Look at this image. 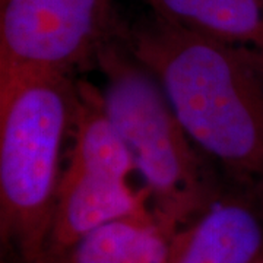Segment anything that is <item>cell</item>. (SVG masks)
I'll use <instances>...</instances> for the list:
<instances>
[{
    "mask_svg": "<svg viewBox=\"0 0 263 263\" xmlns=\"http://www.w3.org/2000/svg\"><path fill=\"white\" fill-rule=\"evenodd\" d=\"M104 75L105 113L143 180L154 215L177 233L222 192L155 76L110 35L94 57Z\"/></svg>",
    "mask_w": 263,
    "mask_h": 263,
    "instance_id": "3957f363",
    "label": "cell"
},
{
    "mask_svg": "<svg viewBox=\"0 0 263 263\" xmlns=\"http://www.w3.org/2000/svg\"><path fill=\"white\" fill-rule=\"evenodd\" d=\"M154 16L263 57V0H146Z\"/></svg>",
    "mask_w": 263,
    "mask_h": 263,
    "instance_id": "ba28073f",
    "label": "cell"
},
{
    "mask_svg": "<svg viewBox=\"0 0 263 263\" xmlns=\"http://www.w3.org/2000/svg\"><path fill=\"white\" fill-rule=\"evenodd\" d=\"M133 173L130 154L105 113L101 91L78 82L70 145L57 187L46 263L100 227L152 211L146 190L132 186Z\"/></svg>",
    "mask_w": 263,
    "mask_h": 263,
    "instance_id": "277c9868",
    "label": "cell"
},
{
    "mask_svg": "<svg viewBox=\"0 0 263 263\" xmlns=\"http://www.w3.org/2000/svg\"><path fill=\"white\" fill-rule=\"evenodd\" d=\"M108 0H0V75L72 69L110 35Z\"/></svg>",
    "mask_w": 263,
    "mask_h": 263,
    "instance_id": "5b68a950",
    "label": "cell"
},
{
    "mask_svg": "<svg viewBox=\"0 0 263 263\" xmlns=\"http://www.w3.org/2000/svg\"><path fill=\"white\" fill-rule=\"evenodd\" d=\"M171 263H263V196L233 187L174 235Z\"/></svg>",
    "mask_w": 263,
    "mask_h": 263,
    "instance_id": "8992f818",
    "label": "cell"
},
{
    "mask_svg": "<svg viewBox=\"0 0 263 263\" xmlns=\"http://www.w3.org/2000/svg\"><path fill=\"white\" fill-rule=\"evenodd\" d=\"M75 108L69 75H0V231L18 263H46Z\"/></svg>",
    "mask_w": 263,
    "mask_h": 263,
    "instance_id": "7a4b0ae2",
    "label": "cell"
},
{
    "mask_svg": "<svg viewBox=\"0 0 263 263\" xmlns=\"http://www.w3.org/2000/svg\"><path fill=\"white\" fill-rule=\"evenodd\" d=\"M123 43L233 187L263 196V57L154 18Z\"/></svg>",
    "mask_w": 263,
    "mask_h": 263,
    "instance_id": "6da1fadb",
    "label": "cell"
},
{
    "mask_svg": "<svg viewBox=\"0 0 263 263\" xmlns=\"http://www.w3.org/2000/svg\"><path fill=\"white\" fill-rule=\"evenodd\" d=\"M174 235L151 211L97 228L48 263H171Z\"/></svg>",
    "mask_w": 263,
    "mask_h": 263,
    "instance_id": "52a82bcc",
    "label": "cell"
}]
</instances>
